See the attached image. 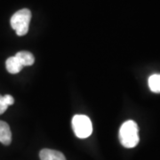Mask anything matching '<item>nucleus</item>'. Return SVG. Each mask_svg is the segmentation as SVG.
I'll return each mask as SVG.
<instances>
[{
    "instance_id": "nucleus-1",
    "label": "nucleus",
    "mask_w": 160,
    "mask_h": 160,
    "mask_svg": "<svg viewBox=\"0 0 160 160\" xmlns=\"http://www.w3.org/2000/svg\"><path fill=\"white\" fill-rule=\"evenodd\" d=\"M120 143L127 149H132L137 146L140 137H139V127L137 124L132 120L126 121L119 130Z\"/></svg>"
},
{
    "instance_id": "nucleus-2",
    "label": "nucleus",
    "mask_w": 160,
    "mask_h": 160,
    "mask_svg": "<svg viewBox=\"0 0 160 160\" xmlns=\"http://www.w3.org/2000/svg\"><path fill=\"white\" fill-rule=\"evenodd\" d=\"M31 12L29 9H22L16 12L11 18V26L18 36H24L29 31Z\"/></svg>"
},
{
    "instance_id": "nucleus-3",
    "label": "nucleus",
    "mask_w": 160,
    "mask_h": 160,
    "mask_svg": "<svg viewBox=\"0 0 160 160\" xmlns=\"http://www.w3.org/2000/svg\"><path fill=\"white\" fill-rule=\"evenodd\" d=\"M72 128L77 137L86 139L92 132V125L90 118L85 115H76L72 118Z\"/></svg>"
},
{
    "instance_id": "nucleus-4",
    "label": "nucleus",
    "mask_w": 160,
    "mask_h": 160,
    "mask_svg": "<svg viewBox=\"0 0 160 160\" xmlns=\"http://www.w3.org/2000/svg\"><path fill=\"white\" fill-rule=\"evenodd\" d=\"M12 142V132L9 125L0 120V142L4 145H10Z\"/></svg>"
},
{
    "instance_id": "nucleus-5",
    "label": "nucleus",
    "mask_w": 160,
    "mask_h": 160,
    "mask_svg": "<svg viewBox=\"0 0 160 160\" xmlns=\"http://www.w3.org/2000/svg\"><path fill=\"white\" fill-rule=\"evenodd\" d=\"M39 157L41 160H66L65 156L62 152L50 149H42Z\"/></svg>"
},
{
    "instance_id": "nucleus-6",
    "label": "nucleus",
    "mask_w": 160,
    "mask_h": 160,
    "mask_svg": "<svg viewBox=\"0 0 160 160\" xmlns=\"http://www.w3.org/2000/svg\"><path fill=\"white\" fill-rule=\"evenodd\" d=\"M6 67L7 71L11 74H17L23 68L22 65L20 63V62L18 61L17 58L15 56L9 57L6 60Z\"/></svg>"
},
{
    "instance_id": "nucleus-7",
    "label": "nucleus",
    "mask_w": 160,
    "mask_h": 160,
    "mask_svg": "<svg viewBox=\"0 0 160 160\" xmlns=\"http://www.w3.org/2000/svg\"><path fill=\"white\" fill-rule=\"evenodd\" d=\"M14 56L17 58V60L20 62V63L22 65L23 67H25V66H30L35 62V58L33 56V54L31 52H19Z\"/></svg>"
},
{
    "instance_id": "nucleus-8",
    "label": "nucleus",
    "mask_w": 160,
    "mask_h": 160,
    "mask_svg": "<svg viewBox=\"0 0 160 160\" xmlns=\"http://www.w3.org/2000/svg\"><path fill=\"white\" fill-rule=\"evenodd\" d=\"M149 89L154 92H160V75L155 74L149 78Z\"/></svg>"
},
{
    "instance_id": "nucleus-9",
    "label": "nucleus",
    "mask_w": 160,
    "mask_h": 160,
    "mask_svg": "<svg viewBox=\"0 0 160 160\" xmlns=\"http://www.w3.org/2000/svg\"><path fill=\"white\" fill-rule=\"evenodd\" d=\"M8 108V105L5 102L4 96L0 95V115H2Z\"/></svg>"
},
{
    "instance_id": "nucleus-10",
    "label": "nucleus",
    "mask_w": 160,
    "mask_h": 160,
    "mask_svg": "<svg viewBox=\"0 0 160 160\" xmlns=\"http://www.w3.org/2000/svg\"><path fill=\"white\" fill-rule=\"evenodd\" d=\"M4 99H5V102H6V104L8 105V106H10L12 104H13L14 103V99L13 97L10 95V94H6L4 96Z\"/></svg>"
}]
</instances>
